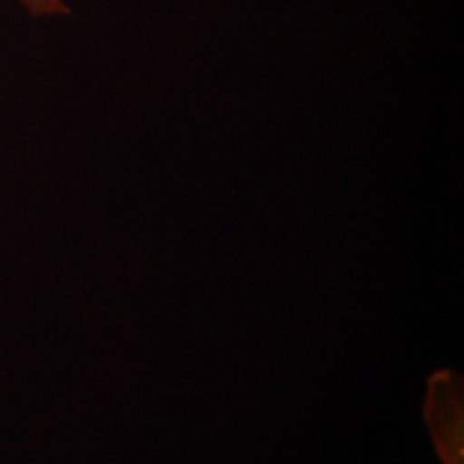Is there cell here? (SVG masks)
<instances>
[{"label": "cell", "instance_id": "6da1fadb", "mask_svg": "<svg viewBox=\"0 0 464 464\" xmlns=\"http://www.w3.org/2000/svg\"><path fill=\"white\" fill-rule=\"evenodd\" d=\"M426 426L439 464H464L462 380L454 372H436L426 390Z\"/></svg>", "mask_w": 464, "mask_h": 464}, {"label": "cell", "instance_id": "7a4b0ae2", "mask_svg": "<svg viewBox=\"0 0 464 464\" xmlns=\"http://www.w3.org/2000/svg\"><path fill=\"white\" fill-rule=\"evenodd\" d=\"M14 3L34 21L70 16V3L67 0H14Z\"/></svg>", "mask_w": 464, "mask_h": 464}]
</instances>
